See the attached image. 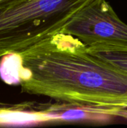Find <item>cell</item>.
<instances>
[{
    "label": "cell",
    "instance_id": "52a82bcc",
    "mask_svg": "<svg viewBox=\"0 0 127 128\" xmlns=\"http://www.w3.org/2000/svg\"><path fill=\"white\" fill-rule=\"evenodd\" d=\"M5 55V53L4 52H0V58L3 56H4Z\"/></svg>",
    "mask_w": 127,
    "mask_h": 128
},
{
    "label": "cell",
    "instance_id": "8992f818",
    "mask_svg": "<svg viewBox=\"0 0 127 128\" xmlns=\"http://www.w3.org/2000/svg\"><path fill=\"white\" fill-rule=\"evenodd\" d=\"M22 1H24V0H0V8H4L12 4L20 2Z\"/></svg>",
    "mask_w": 127,
    "mask_h": 128
},
{
    "label": "cell",
    "instance_id": "3957f363",
    "mask_svg": "<svg viewBox=\"0 0 127 128\" xmlns=\"http://www.w3.org/2000/svg\"><path fill=\"white\" fill-rule=\"evenodd\" d=\"M63 33L79 38L90 50H127V24L106 0L82 10Z\"/></svg>",
    "mask_w": 127,
    "mask_h": 128
},
{
    "label": "cell",
    "instance_id": "5b68a950",
    "mask_svg": "<svg viewBox=\"0 0 127 128\" xmlns=\"http://www.w3.org/2000/svg\"><path fill=\"white\" fill-rule=\"evenodd\" d=\"M27 105L25 104H11L0 101V116L22 111L27 107Z\"/></svg>",
    "mask_w": 127,
    "mask_h": 128
},
{
    "label": "cell",
    "instance_id": "277c9868",
    "mask_svg": "<svg viewBox=\"0 0 127 128\" xmlns=\"http://www.w3.org/2000/svg\"><path fill=\"white\" fill-rule=\"evenodd\" d=\"M89 50V49H88ZM90 52L127 73V50H90Z\"/></svg>",
    "mask_w": 127,
    "mask_h": 128
},
{
    "label": "cell",
    "instance_id": "7a4b0ae2",
    "mask_svg": "<svg viewBox=\"0 0 127 128\" xmlns=\"http://www.w3.org/2000/svg\"><path fill=\"white\" fill-rule=\"evenodd\" d=\"M99 0H24L0 8V52L20 53L63 32Z\"/></svg>",
    "mask_w": 127,
    "mask_h": 128
},
{
    "label": "cell",
    "instance_id": "6da1fadb",
    "mask_svg": "<svg viewBox=\"0 0 127 128\" xmlns=\"http://www.w3.org/2000/svg\"><path fill=\"white\" fill-rule=\"evenodd\" d=\"M0 76L23 92L73 106L127 109V73L91 54L71 34L58 33L20 53L0 58Z\"/></svg>",
    "mask_w": 127,
    "mask_h": 128
}]
</instances>
